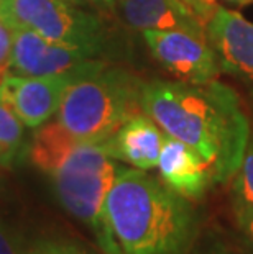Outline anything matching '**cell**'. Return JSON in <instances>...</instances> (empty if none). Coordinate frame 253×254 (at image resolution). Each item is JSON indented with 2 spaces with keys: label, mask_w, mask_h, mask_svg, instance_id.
Here are the masks:
<instances>
[{
  "label": "cell",
  "mask_w": 253,
  "mask_h": 254,
  "mask_svg": "<svg viewBox=\"0 0 253 254\" xmlns=\"http://www.w3.org/2000/svg\"><path fill=\"white\" fill-rule=\"evenodd\" d=\"M142 109L165 134L196 149L215 182L232 181L250 141L249 120L232 89L219 80H153L142 87Z\"/></svg>",
  "instance_id": "cell-1"
},
{
  "label": "cell",
  "mask_w": 253,
  "mask_h": 254,
  "mask_svg": "<svg viewBox=\"0 0 253 254\" xmlns=\"http://www.w3.org/2000/svg\"><path fill=\"white\" fill-rule=\"evenodd\" d=\"M105 217L122 254H189L197 236L189 200L135 167L117 174Z\"/></svg>",
  "instance_id": "cell-2"
},
{
  "label": "cell",
  "mask_w": 253,
  "mask_h": 254,
  "mask_svg": "<svg viewBox=\"0 0 253 254\" xmlns=\"http://www.w3.org/2000/svg\"><path fill=\"white\" fill-rule=\"evenodd\" d=\"M143 82L120 67L104 66L69 85L56 120L85 143H102L143 112Z\"/></svg>",
  "instance_id": "cell-3"
},
{
  "label": "cell",
  "mask_w": 253,
  "mask_h": 254,
  "mask_svg": "<svg viewBox=\"0 0 253 254\" xmlns=\"http://www.w3.org/2000/svg\"><path fill=\"white\" fill-rule=\"evenodd\" d=\"M120 169L99 143L79 141L50 174L61 205L87 226L105 254H122L105 217V200Z\"/></svg>",
  "instance_id": "cell-4"
},
{
  "label": "cell",
  "mask_w": 253,
  "mask_h": 254,
  "mask_svg": "<svg viewBox=\"0 0 253 254\" xmlns=\"http://www.w3.org/2000/svg\"><path fill=\"white\" fill-rule=\"evenodd\" d=\"M0 18L12 30H33L46 40L90 58L104 53L102 21L63 0H0Z\"/></svg>",
  "instance_id": "cell-5"
},
{
  "label": "cell",
  "mask_w": 253,
  "mask_h": 254,
  "mask_svg": "<svg viewBox=\"0 0 253 254\" xmlns=\"http://www.w3.org/2000/svg\"><path fill=\"white\" fill-rule=\"evenodd\" d=\"M143 38L153 58L177 80L189 84L217 80L220 67L207 36L184 30H145Z\"/></svg>",
  "instance_id": "cell-6"
},
{
  "label": "cell",
  "mask_w": 253,
  "mask_h": 254,
  "mask_svg": "<svg viewBox=\"0 0 253 254\" xmlns=\"http://www.w3.org/2000/svg\"><path fill=\"white\" fill-rule=\"evenodd\" d=\"M104 61L85 53L53 43L33 30H13L8 71L28 77L61 74H90L104 67Z\"/></svg>",
  "instance_id": "cell-7"
},
{
  "label": "cell",
  "mask_w": 253,
  "mask_h": 254,
  "mask_svg": "<svg viewBox=\"0 0 253 254\" xmlns=\"http://www.w3.org/2000/svg\"><path fill=\"white\" fill-rule=\"evenodd\" d=\"M84 75L87 74L28 77L7 71L0 80V102L8 107L25 127H41L58 113L69 85Z\"/></svg>",
  "instance_id": "cell-8"
},
{
  "label": "cell",
  "mask_w": 253,
  "mask_h": 254,
  "mask_svg": "<svg viewBox=\"0 0 253 254\" xmlns=\"http://www.w3.org/2000/svg\"><path fill=\"white\" fill-rule=\"evenodd\" d=\"M206 36L220 72L253 80V23L219 5L206 25Z\"/></svg>",
  "instance_id": "cell-9"
},
{
  "label": "cell",
  "mask_w": 253,
  "mask_h": 254,
  "mask_svg": "<svg viewBox=\"0 0 253 254\" xmlns=\"http://www.w3.org/2000/svg\"><path fill=\"white\" fill-rule=\"evenodd\" d=\"M161 182L187 200L201 198L215 182L209 163L191 146L165 134L158 159Z\"/></svg>",
  "instance_id": "cell-10"
},
{
  "label": "cell",
  "mask_w": 253,
  "mask_h": 254,
  "mask_svg": "<svg viewBox=\"0 0 253 254\" xmlns=\"http://www.w3.org/2000/svg\"><path fill=\"white\" fill-rule=\"evenodd\" d=\"M163 143L165 131L153 118L140 112L99 144L115 161L127 163L135 169L152 171L158 166Z\"/></svg>",
  "instance_id": "cell-11"
},
{
  "label": "cell",
  "mask_w": 253,
  "mask_h": 254,
  "mask_svg": "<svg viewBox=\"0 0 253 254\" xmlns=\"http://www.w3.org/2000/svg\"><path fill=\"white\" fill-rule=\"evenodd\" d=\"M112 10L135 30H184L206 36V26L181 0H117Z\"/></svg>",
  "instance_id": "cell-12"
},
{
  "label": "cell",
  "mask_w": 253,
  "mask_h": 254,
  "mask_svg": "<svg viewBox=\"0 0 253 254\" xmlns=\"http://www.w3.org/2000/svg\"><path fill=\"white\" fill-rule=\"evenodd\" d=\"M81 139L73 136L58 120L41 125L30 148V159L41 172L50 176L71 153Z\"/></svg>",
  "instance_id": "cell-13"
},
{
  "label": "cell",
  "mask_w": 253,
  "mask_h": 254,
  "mask_svg": "<svg viewBox=\"0 0 253 254\" xmlns=\"http://www.w3.org/2000/svg\"><path fill=\"white\" fill-rule=\"evenodd\" d=\"M232 205L237 221L253 215V139L232 177Z\"/></svg>",
  "instance_id": "cell-14"
},
{
  "label": "cell",
  "mask_w": 253,
  "mask_h": 254,
  "mask_svg": "<svg viewBox=\"0 0 253 254\" xmlns=\"http://www.w3.org/2000/svg\"><path fill=\"white\" fill-rule=\"evenodd\" d=\"M23 123L0 102V166H8L23 141Z\"/></svg>",
  "instance_id": "cell-15"
},
{
  "label": "cell",
  "mask_w": 253,
  "mask_h": 254,
  "mask_svg": "<svg viewBox=\"0 0 253 254\" xmlns=\"http://www.w3.org/2000/svg\"><path fill=\"white\" fill-rule=\"evenodd\" d=\"M28 254H87V253L66 241L38 240L28 248Z\"/></svg>",
  "instance_id": "cell-16"
},
{
  "label": "cell",
  "mask_w": 253,
  "mask_h": 254,
  "mask_svg": "<svg viewBox=\"0 0 253 254\" xmlns=\"http://www.w3.org/2000/svg\"><path fill=\"white\" fill-rule=\"evenodd\" d=\"M0 254H28L21 236L0 218Z\"/></svg>",
  "instance_id": "cell-17"
},
{
  "label": "cell",
  "mask_w": 253,
  "mask_h": 254,
  "mask_svg": "<svg viewBox=\"0 0 253 254\" xmlns=\"http://www.w3.org/2000/svg\"><path fill=\"white\" fill-rule=\"evenodd\" d=\"M12 41H13V30L0 18V80L3 74L8 71L10 56H12Z\"/></svg>",
  "instance_id": "cell-18"
},
{
  "label": "cell",
  "mask_w": 253,
  "mask_h": 254,
  "mask_svg": "<svg viewBox=\"0 0 253 254\" xmlns=\"http://www.w3.org/2000/svg\"><path fill=\"white\" fill-rule=\"evenodd\" d=\"M181 2L186 3L191 8V12L196 15L197 20L204 26L209 23V20L212 18V15L219 7L217 0H181Z\"/></svg>",
  "instance_id": "cell-19"
},
{
  "label": "cell",
  "mask_w": 253,
  "mask_h": 254,
  "mask_svg": "<svg viewBox=\"0 0 253 254\" xmlns=\"http://www.w3.org/2000/svg\"><path fill=\"white\" fill-rule=\"evenodd\" d=\"M240 226V230L244 231V235L247 238V241L250 243V245L253 246V215L252 217H247L244 220H240V221H237Z\"/></svg>",
  "instance_id": "cell-20"
},
{
  "label": "cell",
  "mask_w": 253,
  "mask_h": 254,
  "mask_svg": "<svg viewBox=\"0 0 253 254\" xmlns=\"http://www.w3.org/2000/svg\"><path fill=\"white\" fill-rule=\"evenodd\" d=\"M197 254H232L229 250H225V248L222 246H212V248H209V250L206 251H202V253H197Z\"/></svg>",
  "instance_id": "cell-21"
},
{
  "label": "cell",
  "mask_w": 253,
  "mask_h": 254,
  "mask_svg": "<svg viewBox=\"0 0 253 254\" xmlns=\"http://www.w3.org/2000/svg\"><path fill=\"white\" fill-rule=\"evenodd\" d=\"M89 2H92L94 5H99V7H104V8H114L117 0H89Z\"/></svg>",
  "instance_id": "cell-22"
},
{
  "label": "cell",
  "mask_w": 253,
  "mask_h": 254,
  "mask_svg": "<svg viewBox=\"0 0 253 254\" xmlns=\"http://www.w3.org/2000/svg\"><path fill=\"white\" fill-rule=\"evenodd\" d=\"M225 2H230L235 5H249V3H253V0H225Z\"/></svg>",
  "instance_id": "cell-23"
},
{
  "label": "cell",
  "mask_w": 253,
  "mask_h": 254,
  "mask_svg": "<svg viewBox=\"0 0 253 254\" xmlns=\"http://www.w3.org/2000/svg\"><path fill=\"white\" fill-rule=\"evenodd\" d=\"M63 2H66V3H71V5H78V7H79V5H83V2H84V0H63Z\"/></svg>",
  "instance_id": "cell-24"
}]
</instances>
